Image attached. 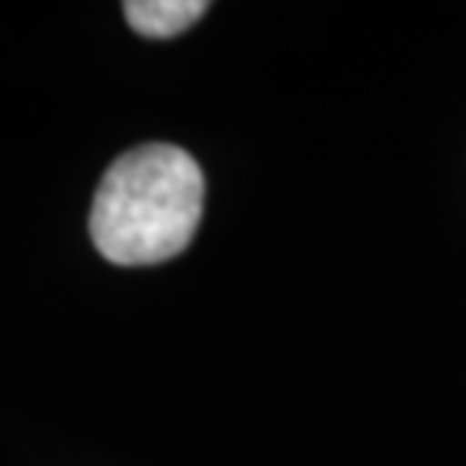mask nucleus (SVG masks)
I'll list each match as a JSON object with an SVG mask.
<instances>
[{"instance_id":"obj_1","label":"nucleus","mask_w":466,"mask_h":466,"mask_svg":"<svg viewBox=\"0 0 466 466\" xmlns=\"http://www.w3.org/2000/svg\"><path fill=\"white\" fill-rule=\"evenodd\" d=\"M204 173L177 146H138L107 167L90 208V238L115 267H156L194 242Z\"/></svg>"},{"instance_id":"obj_2","label":"nucleus","mask_w":466,"mask_h":466,"mask_svg":"<svg viewBox=\"0 0 466 466\" xmlns=\"http://www.w3.org/2000/svg\"><path fill=\"white\" fill-rule=\"evenodd\" d=\"M208 15L204 0H128L125 17L146 38H173Z\"/></svg>"}]
</instances>
